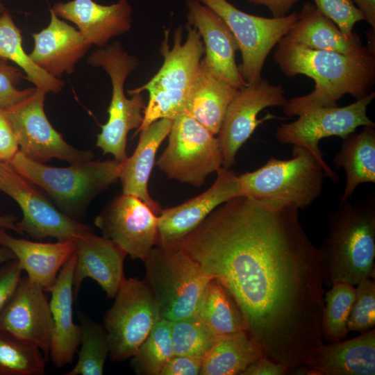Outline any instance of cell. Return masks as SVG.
I'll return each mask as SVG.
<instances>
[{"instance_id":"cell-1","label":"cell","mask_w":375,"mask_h":375,"mask_svg":"<svg viewBox=\"0 0 375 375\" xmlns=\"http://www.w3.org/2000/svg\"><path fill=\"white\" fill-rule=\"evenodd\" d=\"M299 210L240 195L178 246L232 294L265 355L290 369L324 344L322 257Z\"/></svg>"},{"instance_id":"cell-2","label":"cell","mask_w":375,"mask_h":375,"mask_svg":"<svg viewBox=\"0 0 375 375\" xmlns=\"http://www.w3.org/2000/svg\"><path fill=\"white\" fill-rule=\"evenodd\" d=\"M375 29L367 33L368 42L360 51L341 53L316 50L290 41L278 42L274 59L288 77L303 74L315 81L310 93L287 100L283 112L289 117L324 107L336 106L345 94L357 99L373 89L375 83Z\"/></svg>"},{"instance_id":"cell-3","label":"cell","mask_w":375,"mask_h":375,"mask_svg":"<svg viewBox=\"0 0 375 375\" xmlns=\"http://www.w3.org/2000/svg\"><path fill=\"white\" fill-rule=\"evenodd\" d=\"M328 233L319 249L324 283L356 286L374 277L375 258V197L357 203L340 202L327 215Z\"/></svg>"},{"instance_id":"cell-4","label":"cell","mask_w":375,"mask_h":375,"mask_svg":"<svg viewBox=\"0 0 375 375\" xmlns=\"http://www.w3.org/2000/svg\"><path fill=\"white\" fill-rule=\"evenodd\" d=\"M188 34L182 41V28L174 33V44H168L169 31H165V38L160 49L163 63L158 72L144 85L128 90L130 95L147 91L149 101L143 112L140 131L160 119H174L185 110V103L199 71L204 45L198 31L187 26Z\"/></svg>"},{"instance_id":"cell-5","label":"cell","mask_w":375,"mask_h":375,"mask_svg":"<svg viewBox=\"0 0 375 375\" xmlns=\"http://www.w3.org/2000/svg\"><path fill=\"white\" fill-rule=\"evenodd\" d=\"M13 168L45 191L58 209L78 220L91 201L119 178L122 162L90 160L68 167L33 160L18 151L8 161Z\"/></svg>"},{"instance_id":"cell-6","label":"cell","mask_w":375,"mask_h":375,"mask_svg":"<svg viewBox=\"0 0 375 375\" xmlns=\"http://www.w3.org/2000/svg\"><path fill=\"white\" fill-rule=\"evenodd\" d=\"M144 281L157 303L160 318L176 321L196 315L212 278L179 247L155 245L142 260Z\"/></svg>"},{"instance_id":"cell-7","label":"cell","mask_w":375,"mask_h":375,"mask_svg":"<svg viewBox=\"0 0 375 375\" xmlns=\"http://www.w3.org/2000/svg\"><path fill=\"white\" fill-rule=\"evenodd\" d=\"M324 176L312 153L303 147L294 145L292 158L272 157L260 168L238 178L242 195L301 210L322 195Z\"/></svg>"},{"instance_id":"cell-8","label":"cell","mask_w":375,"mask_h":375,"mask_svg":"<svg viewBox=\"0 0 375 375\" xmlns=\"http://www.w3.org/2000/svg\"><path fill=\"white\" fill-rule=\"evenodd\" d=\"M167 136L156 165L169 178L200 187L222 167L217 137L185 112L173 119Z\"/></svg>"},{"instance_id":"cell-9","label":"cell","mask_w":375,"mask_h":375,"mask_svg":"<svg viewBox=\"0 0 375 375\" xmlns=\"http://www.w3.org/2000/svg\"><path fill=\"white\" fill-rule=\"evenodd\" d=\"M103 322L112 362L131 358L160 319L155 299L145 283L137 277L124 278Z\"/></svg>"},{"instance_id":"cell-10","label":"cell","mask_w":375,"mask_h":375,"mask_svg":"<svg viewBox=\"0 0 375 375\" xmlns=\"http://www.w3.org/2000/svg\"><path fill=\"white\" fill-rule=\"evenodd\" d=\"M375 97L372 91L346 106L317 108L299 115L294 122L282 124L276 131V140L282 144L299 145L308 149L322 167L325 176L335 183L340 177L325 162L319 149V141L331 136L342 140L360 126L375 127L367 116V106Z\"/></svg>"},{"instance_id":"cell-11","label":"cell","mask_w":375,"mask_h":375,"mask_svg":"<svg viewBox=\"0 0 375 375\" xmlns=\"http://www.w3.org/2000/svg\"><path fill=\"white\" fill-rule=\"evenodd\" d=\"M217 13L233 34L242 55L239 72L247 84L262 78L265 62L274 47L294 26L299 13L263 17L239 10L227 0H199Z\"/></svg>"},{"instance_id":"cell-12","label":"cell","mask_w":375,"mask_h":375,"mask_svg":"<svg viewBox=\"0 0 375 375\" xmlns=\"http://www.w3.org/2000/svg\"><path fill=\"white\" fill-rule=\"evenodd\" d=\"M0 190L19 206L23 217L17 222L22 235L35 240L53 238L76 240L92 232L90 226L74 219L53 204L37 185L16 171L8 161L0 160Z\"/></svg>"},{"instance_id":"cell-13","label":"cell","mask_w":375,"mask_h":375,"mask_svg":"<svg viewBox=\"0 0 375 375\" xmlns=\"http://www.w3.org/2000/svg\"><path fill=\"white\" fill-rule=\"evenodd\" d=\"M47 94L35 88L28 97L4 110L15 135L19 151L27 158L42 163L51 158L70 164L94 159L92 150L73 147L51 126L44 110Z\"/></svg>"},{"instance_id":"cell-14","label":"cell","mask_w":375,"mask_h":375,"mask_svg":"<svg viewBox=\"0 0 375 375\" xmlns=\"http://www.w3.org/2000/svg\"><path fill=\"white\" fill-rule=\"evenodd\" d=\"M287 99L281 85L270 84L261 78L238 90L229 103L217 134L223 157L222 167L229 169L235 162L240 147L247 142L258 126L266 119L257 118L267 107L283 106Z\"/></svg>"},{"instance_id":"cell-15","label":"cell","mask_w":375,"mask_h":375,"mask_svg":"<svg viewBox=\"0 0 375 375\" xmlns=\"http://www.w3.org/2000/svg\"><path fill=\"white\" fill-rule=\"evenodd\" d=\"M158 215L138 197L122 193L94 219L103 236L131 259L143 260L156 244Z\"/></svg>"},{"instance_id":"cell-16","label":"cell","mask_w":375,"mask_h":375,"mask_svg":"<svg viewBox=\"0 0 375 375\" xmlns=\"http://www.w3.org/2000/svg\"><path fill=\"white\" fill-rule=\"evenodd\" d=\"M240 195L238 176L222 167L205 192L180 205L161 210L158 215L156 245L178 247L215 209Z\"/></svg>"},{"instance_id":"cell-17","label":"cell","mask_w":375,"mask_h":375,"mask_svg":"<svg viewBox=\"0 0 375 375\" xmlns=\"http://www.w3.org/2000/svg\"><path fill=\"white\" fill-rule=\"evenodd\" d=\"M89 65L103 68L112 83V97L108 108L106 127L115 133H124L139 127L143 119L145 103L141 93L128 99L124 87L126 78L139 65L136 57L130 55L115 41L94 51L88 58Z\"/></svg>"},{"instance_id":"cell-18","label":"cell","mask_w":375,"mask_h":375,"mask_svg":"<svg viewBox=\"0 0 375 375\" xmlns=\"http://www.w3.org/2000/svg\"><path fill=\"white\" fill-rule=\"evenodd\" d=\"M44 289L27 276L22 278L13 295L0 313V329L38 347L46 358L53 320Z\"/></svg>"},{"instance_id":"cell-19","label":"cell","mask_w":375,"mask_h":375,"mask_svg":"<svg viewBox=\"0 0 375 375\" xmlns=\"http://www.w3.org/2000/svg\"><path fill=\"white\" fill-rule=\"evenodd\" d=\"M186 6L188 24L201 37L205 49L203 58L209 69L238 89L247 85L235 62L238 44L224 21L199 0H187Z\"/></svg>"},{"instance_id":"cell-20","label":"cell","mask_w":375,"mask_h":375,"mask_svg":"<svg viewBox=\"0 0 375 375\" xmlns=\"http://www.w3.org/2000/svg\"><path fill=\"white\" fill-rule=\"evenodd\" d=\"M51 9L59 17L76 25L84 39L99 48L131 28L133 9L128 0L110 5L94 0H71L57 3Z\"/></svg>"},{"instance_id":"cell-21","label":"cell","mask_w":375,"mask_h":375,"mask_svg":"<svg viewBox=\"0 0 375 375\" xmlns=\"http://www.w3.org/2000/svg\"><path fill=\"white\" fill-rule=\"evenodd\" d=\"M76 263L73 278L76 298L85 278L95 281L108 298H114L125 278L124 262L126 253L112 240L94 231L75 240Z\"/></svg>"},{"instance_id":"cell-22","label":"cell","mask_w":375,"mask_h":375,"mask_svg":"<svg viewBox=\"0 0 375 375\" xmlns=\"http://www.w3.org/2000/svg\"><path fill=\"white\" fill-rule=\"evenodd\" d=\"M32 35L34 47L30 58L43 71L58 78L72 74L91 46L78 30L51 8L49 25Z\"/></svg>"},{"instance_id":"cell-23","label":"cell","mask_w":375,"mask_h":375,"mask_svg":"<svg viewBox=\"0 0 375 375\" xmlns=\"http://www.w3.org/2000/svg\"><path fill=\"white\" fill-rule=\"evenodd\" d=\"M76 254L60 270L54 285L49 290L53 320L49 356L58 368L71 363L81 342L80 325L73 321V278Z\"/></svg>"},{"instance_id":"cell-24","label":"cell","mask_w":375,"mask_h":375,"mask_svg":"<svg viewBox=\"0 0 375 375\" xmlns=\"http://www.w3.org/2000/svg\"><path fill=\"white\" fill-rule=\"evenodd\" d=\"M305 366L309 375H374L375 329L350 340L323 344Z\"/></svg>"},{"instance_id":"cell-25","label":"cell","mask_w":375,"mask_h":375,"mask_svg":"<svg viewBox=\"0 0 375 375\" xmlns=\"http://www.w3.org/2000/svg\"><path fill=\"white\" fill-rule=\"evenodd\" d=\"M0 245L15 254L27 276L45 292L54 285L60 270L76 251L75 240L34 242L14 238L4 229H0Z\"/></svg>"},{"instance_id":"cell-26","label":"cell","mask_w":375,"mask_h":375,"mask_svg":"<svg viewBox=\"0 0 375 375\" xmlns=\"http://www.w3.org/2000/svg\"><path fill=\"white\" fill-rule=\"evenodd\" d=\"M173 119H160L141 129L138 145L131 156L122 162L119 178L122 193L142 200L158 215L162 210L151 197L148 184L157 151L167 137Z\"/></svg>"},{"instance_id":"cell-27","label":"cell","mask_w":375,"mask_h":375,"mask_svg":"<svg viewBox=\"0 0 375 375\" xmlns=\"http://www.w3.org/2000/svg\"><path fill=\"white\" fill-rule=\"evenodd\" d=\"M238 90L215 74L202 58L184 112L216 135Z\"/></svg>"},{"instance_id":"cell-28","label":"cell","mask_w":375,"mask_h":375,"mask_svg":"<svg viewBox=\"0 0 375 375\" xmlns=\"http://www.w3.org/2000/svg\"><path fill=\"white\" fill-rule=\"evenodd\" d=\"M294 26L284 36L290 41L316 50L353 53L365 48L360 36L352 32L346 35L314 3H305Z\"/></svg>"},{"instance_id":"cell-29","label":"cell","mask_w":375,"mask_h":375,"mask_svg":"<svg viewBox=\"0 0 375 375\" xmlns=\"http://www.w3.org/2000/svg\"><path fill=\"white\" fill-rule=\"evenodd\" d=\"M335 168H343L347 180L340 202L350 199L358 186L375 183V130L364 126L343 139L340 151L333 158Z\"/></svg>"},{"instance_id":"cell-30","label":"cell","mask_w":375,"mask_h":375,"mask_svg":"<svg viewBox=\"0 0 375 375\" xmlns=\"http://www.w3.org/2000/svg\"><path fill=\"white\" fill-rule=\"evenodd\" d=\"M263 355L247 331L221 336L204 358L200 375H242Z\"/></svg>"},{"instance_id":"cell-31","label":"cell","mask_w":375,"mask_h":375,"mask_svg":"<svg viewBox=\"0 0 375 375\" xmlns=\"http://www.w3.org/2000/svg\"><path fill=\"white\" fill-rule=\"evenodd\" d=\"M195 315L219 336L248 331L247 321L235 299L212 278L207 285Z\"/></svg>"},{"instance_id":"cell-32","label":"cell","mask_w":375,"mask_h":375,"mask_svg":"<svg viewBox=\"0 0 375 375\" xmlns=\"http://www.w3.org/2000/svg\"><path fill=\"white\" fill-rule=\"evenodd\" d=\"M0 60H10L26 74L24 78L47 93H58L65 83L37 66L24 50L21 31L5 10L0 14Z\"/></svg>"},{"instance_id":"cell-33","label":"cell","mask_w":375,"mask_h":375,"mask_svg":"<svg viewBox=\"0 0 375 375\" xmlns=\"http://www.w3.org/2000/svg\"><path fill=\"white\" fill-rule=\"evenodd\" d=\"M46 360L35 344L0 329V375H44Z\"/></svg>"},{"instance_id":"cell-34","label":"cell","mask_w":375,"mask_h":375,"mask_svg":"<svg viewBox=\"0 0 375 375\" xmlns=\"http://www.w3.org/2000/svg\"><path fill=\"white\" fill-rule=\"evenodd\" d=\"M81 348L75 366L66 375H101L109 356L110 345L104 326L78 312Z\"/></svg>"},{"instance_id":"cell-35","label":"cell","mask_w":375,"mask_h":375,"mask_svg":"<svg viewBox=\"0 0 375 375\" xmlns=\"http://www.w3.org/2000/svg\"><path fill=\"white\" fill-rule=\"evenodd\" d=\"M324 294L321 329L323 340L331 343L347 335V322L356 297V287L336 283Z\"/></svg>"},{"instance_id":"cell-36","label":"cell","mask_w":375,"mask_h":375,"mask_svg":"<svg viewBox=\"0 0 375 375\" xmlns=\"http://www.w3.org/2000/svg\"><path fill=\"white\" fill-rule=\"evenodd\" d=\"M173 356L171 321L160 318L131 358V365L137 374L160 375Z\"/></svg>"},{"instance_id":"cell-37","label":"cell","mask_w":375,"mask_h":375,"mask_svg":"<svg viewBox=\"0 0 375 375\" xmlns=\"http://www.w3.org/2000/svg\"><path fill=\"white\" fill-rule=\"evenodd\" d=\"M174 355L189 356L203 361L221 336L194 315L171 321Z\"/></svg>"},{"instance_id":"cell-38","label":"cell","mask_w":375,"mask_h":375,"mask_svg":"<svg viewBox=\"0 0 375 375\" xmlns=\"http://www.w3.org/2000/svg\"><path fill=\"white\" fill-rule=\"evenodd\" d=\"M356 297L349 314L348 331L363 333L375 326V283L371 278L356 285Z\"/></svg>"},{"instance_id":"cell-39","label":"cell","mask_w":375,"mask_h":375,"mask_svg":"<svg viewBox=\"0 0 375 375\" xmlns=\"http://www.w3.org/2000/svg\"><path fill=\"white\" fill-rule=\"evenodd\" d=\"M315 6L331 19L342 33L349 35L364 17L352 0H313Z\"/></svg>"},{"instance_id":"cell-40","label":"cell","mask_w":375,"mask_h":375,"mask_svg":"<svg viewBox=\"0 0 375 375\" xmlns=\"http://www.w3.org/2000/svg\"><path fill=\"white\" fill-rule=\"evenodd\" d=\"M24 78L21 70L0 60V108L6 110L31 94L35 88L19 90L17 85Z\"/></svg>"},{"instance_id":"cell-41","label":"cell","mask_w":375,"mask_h":375,"mask_svg":"<svg viewBox=\"0 0 375 375\" xmlns=\"http://www.w3.org/2000/svg\"><path fill=\"white\" fill-rule=\"evenodd\" d=\"M22 271L17 259L0 265V313L15 292Z\"/></svg>"},{"instance_id":"cell-42","label":"cell","mask_w":375,"mask_h":375,"mask_svg":"<svg viewBox=\"0 0 375 375\" xmlns=\"http://www.w3.org/2000/svg\"><path fill=\"white\" fill-rule=\"evenodd\" d=\"M203 360L183 355H174L162 367L160 375H200Z\"/></svg>"},{"instance_id":"cell-43","label":"cell","mask_w":375,"mask_h":375,"mask_svg":"<svg viewBox=\"0 0 375 375\" xmlns=\"http://www.w3.org/2000/svg\"><path fill=\"white\" fill-rule=\"evenodd\" d=\"M19 146L5 110L0 108V160L10 161Z\"/></svg>"},{"instance_id":"cell-44","label":"cell","mask_w":375,"mask_h":375,"mask_svg":"<svg viewBox=\"0 0 375 375\" xmlns=\"http://www.w3.org/2000/svg\"><path fill=\"white\" fill-rule=\"evenodd\" d=\"M290 371L286 365L263 355L251 364L242 375H285Z\"/></svg>"},{"instance_id":"cell-45","label":"cell","mask_w":375,"mask_h":375,"mask_svg":"<svg viewBox=\"0 0 375 375\" xmlns=\"http://www.w3.org/2000/svg\"><path fill=\"white\" fill-rule=\"evenodd\" d=\"M301 0H248L249 3L267 7L273 17H282L288 15L291 8Z\"/></svg>"},{"instance_id":"cell-46","label":"cell","mask_w":375,"mask_h":375,"mask_svg":"<svg viewBox=\"0 0 375 375\" xmlns=\"http://www.w3.org/2000/svg\"><path fill=\"white\" fill-rule=\"evenodd\" d=\"M362 13L364 20L375 29V0H352Z\"/></svg>"},{"instance_id":"cell-47","label":"cell","mask_w":375,"mask_h":375,"mask_svg":"<svg viewBox=\"0 0 375 375\" xmlns=\"http://www.w3.org/2000/svg\"><path fill=\"white\" fill-rule=\"evenodd\" d=\"M0 229L14 231L22 235L17 226L16 217L12 215H0Z\"/></svg>"},{"instance_id":"cell-48","label":"cell","mask_w":375,"mask_h":375,"mask_svg":"<svg viewBox=\"0 0 375 375\" xmlns=\"http://www.w3.org/2000/svg\"><path fill=\"white\" fill-rule=\"evenodd\" d=\"M15 259L16 256L10 249L0 245V265Z\"/></svg>"},{"instance_id":"cell-49","label":"cell","mask_w":375,"mask_h":375,"mask_svg":"<svg viewBox=\"0 0 375 375\" xmlns=\"http://www.w3.org/2000/svg\"><path fill=\"white\" fill-rule=\"evenodd\" d=\"M6 10L5 6L3 3V0H0V14L4 12Z\"/></svg>"}]
</instances>
